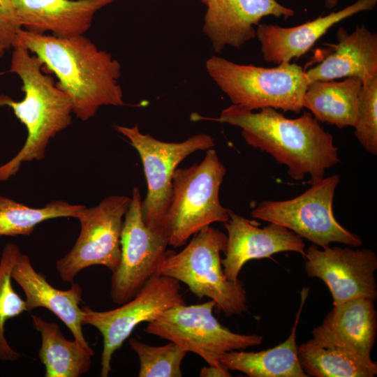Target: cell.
Returning <instances> with one entry per match:
<instances>
[{
    "label": "cell",
    "mask_w": 377,
    "mask_h": 377,
    "mask_svg": "<svg viewBox=\"0 0 377 377\" xmlns=\"http://www.w3.org/2000/svg\"><path fill=\"white\" fill-rule=\"evenodd\" d=\"M22 45L36 55L58 78L71 98L73 113L85 121L103 105H124L118 84L121 65L83 35L59 38L21 29L12 47Z\"/></svg>",
    "instance_id": "obj_1"
},
{
    "label": "cell",
    "mask_w": 377,
    "mask_h": 377,
    "mask_svg": "<svg viewBox=\"0 0 377 377\" xmlns=\"http://www.w3.org/2000/svg\"><path fill=\"white\" fill-rule=\"evenodd\" d=\"M242 129L246 144L270 154L288 168V174L300 181L306 175L310 184L325 176L340 162L333 137L310 112L288 119L267 107L254 112L237 105L223 110L218 118L209 119Z\"/></svg>",
    "instance_id": "obj_2"
},
{
    "label": "cell",
    "mask_w": 377,
    "mask_h": 377,
    "mask_svg": "<svg viewBox=\"0 0 377 377\" xmlns=\"http://www.w3.org/2000/svg\"><path fill=\"white\" fill-rule=\"evenodd\" d=\"M13 47L9 72L21 79L24 96L15 101L0 96V106L12 108L25 126L27 138L18 153L0 166V182L15 175L23 163L43 160L50 140L72 123L71 98L51 76L43 73L42 61L22 45Z\"/></svg>",
    "instance_id": "obj_3"
},
{
    "label": "cell",
    "mask_w": 377,
    "mask_h": 377,
    "mask_svg": "<svg viewBox=\"0 0 377 377\" xmlns=\"http://www.w3.org/2000/svg\"><path fill=\"white\" fill-rule=\"evenodd\" d=\"M226 242L225 233L206 226L179 252L168 250L156 275L184 283L199 299L210 298L225 316L242 315L248 309L246 292L242 281H229L224 274L221 253Z\"/></svg>",
    "instance_id": "obj_4"
},
{
    "label": "cell",
    "mask_w": 377,
    "mask_h": 377,
    "mask_svg": "<svg viewBox=\"0 0 377 377\" xmlns=\"http://www.w3.org/2000/svg\"><path fill=\"white\" fill-rule=\"evenodd\" d=\"M205 68L234 105L250 110L270 107L296 113L303 108L309 82L305 71L296 64L265 68L212 56L206 61Z\"/></svg>",
    "instance_id": "obj_5"
},
{
    "label": "cell",
    "mask_w": 377,
    "mask_h": 377,
    "mask_svg": "<svg viewBox=\"0 0 377 377\" xmlns=\"http://www.w3.org/2000/svg\"><path fill=\"white\" fill-rule=\"evenodd\" d=\"M226 174V167L213 148L206 150L200 163L175 170L165 221L169 245L184 246L203 228L228 220L231 209L219 200Z\"/></svg>",
    "instance_id": "obj_6"
},
{
    "label": "cell",
    "mask_w": 377,
    "mask_h": 377,
    "mask_svg": "<svg viewBox=\"0 0 377 377\" xmlns=\"http://www.w3.org/2000/svg\"><path fill=\"white\" fill-rule=\"evenodd\" d=\"M340 178L337 175L311 184L300 195L285 200H263L252 209L256 219L282 226L322 248L332 243L358 247L360 237L336 219L332 204Z\"/></svg>",
    "instance_id": "obj_7"
},
{
    "label": "cell",
    "mask_w": 377,
    "mask_h": 377,
    "mask_svg": "<svg viewBox=\"0 0 377 377\" xmlns=\"http://www.w3.org/2000/svg\"><path fill=\"white\" fill-rule=\"evenodd\" d=\"M215 306L212 300L175 305L148 322L145 332L179 345L212 366L221 365L220 360L227 352L262 343L261 335L235 333L220 323L213 314Z\"/></svg>",
    "instance_id": "obj_8"
},
{
    "label": "cell",
    "mask_w": 377,
    "mask_h": 377,
    "mask_svg": "<svg viewBox=\"0 0 377 377\" xmlns=\"http://www.w3.org/2000/svg\"><path fill=\"white\" fill-rule=\"evenodd\" d=\"M114 128L128 139L143 165L147 185L146 197L142 200L145 225L152 230L168 234L165 221L174 172L190 154L214 148V138L207 133H198L182 142H168L141 133L138 124L131 127L115 124Z\"/></svg>",
    "instance_id": "obj_9"
},
{
    "label": "cell",
    "mask_w": 377,
    "mask_h": 377,
    "mask_svg": "<svg viewBox=\"0 0 377 377\" xmlns=\"http://www.w3.org/2000/svg\"><path fill=\"white\" fill-rule=\"evenodd\" d=\"M131 198L112 195L85 207L77 219L80 232L73 248L56 263L62 281L73 283L77 274L93 265L114 272L120 262L121 235Z\"/></svg>",
    "instance_id": "obj_10"
},
{
    "label": "cell",
    "mask_w": 377,
    "mask_h": 377,
    "mask_svg": "<svg viewBox=\"0 0 377 377\" xmlns=\"http://www.w3.org/2000/svg\"><path fill=\"white\" fill-rule=\"evenodd\" d=\"M180 283L168 276L155 275L149 279L131 300L119 307L97 311L81 307L82 323L95 327L103 337L101 376H108L113 354L129 337L137 325L149 322L160 313L184 304Z\"/></svg>",
    "instance_id": "obj_11"
},
{
    "label": "cell",
    "mask_w": 377,
    "mask_h": 377,
    "mask_svg": "<svg viewBox=\"0 0 377 377\" xmlns=\"http://www.w3.org/2000/svg\"><path fill=\"white\" fill-rule=\"evenodd\" d=\"M168 245L166 232L152 230L145 225L140 189L133 187L121 230L120 262L111 277L113 303L121 305L131 300L149 279L156 275Z\"/></svg>",
    "instance_id": "obj_12"
},
{
    "label": "cell",
    "mask_w": 377,
    "mask_h": 377,
    "mask_svg": "<svg viewBox=\"0 0 377 377\" xmlns=\"http://www.w3.org/2000/svg\"><path fill=\"white\" fill-rule=\"evenodd\" d=\"M304 256L307 276L324 282L334 306L358 297L376 300L377 257L372 250L335 246L320 249L313 244Z\"/></svg>",
    "instance_id": "obj_13"
},
{
    "label": "cell",
    "mask_w": 377,
    "mask_h": 377,
    "mask_svg": "<svg viewBox=\"0 0 377 377\" xmlns=\"http://www.w3.org/2000/svg\"><path fill=\"white\" fill-rule=\"evenodd\" d=\"M224 226L227 242L221 265L229 281L239 280L241 269L251 260L269 258L284 251L305 254L303 239L282 226L269 223L260 228L256 222L231 210Z\"/></svg>",
    "instance_id": "obj_14"
},
{
    "label": "cell",
    "mask_w": 377,
    "mask_h": 377,
    "mask_svg": "<svg viewBox=\"0 0 377 377\" xmlns=\"http://www.w3.org/2000/svg\"><path fill=\"white\" fill-rule=\"evenodd\" d=\"M202 31L219 53L226 46L239 48L256 37L254 26L265 16L294 15L276 0H209Z\"/></svg>",
    "instance_id": "obj_15"
},
{
    "label": "cell",
    "mask_w": 377,
    "mask_h": 377,
    "mask_svg": "<svg viewBox=\"0 0 377 377\" xmlns=\"http://www.w3.org/2000/svg\"><path fill=\"white\" fill-rule=\"evenodd\" d=\"M11 276L25 294L27 311L39 307L47 309L67 326L81 346L94 355L82 332V311L80 304L83 300L80 284L73 283L65 290L55 288L43 274L35 270L29 256L21 252L15 260Z\"/></svg>",
    "instance_id": "obj_16"
},
{
    "label": "cell",
    "mask_w": 377,
    "mask_h": 377,
    "mask_svg": "<svg viewBox=\"0 0 377 377\" xmlns=\"http://www.w3.org/2000/svg\"><path fill=\"white\" fill-rule=\"evenodd\" d=\"M376 3L377 0H358L341 10L293 27L258 24L256 36L263 59L276 65L290 62L306 54L335 24L360 12L371 10Z\"/></svg>",
    "instance_id": "obj_17"
},
{
    "label": "cell",
    "mask_w": 377,
    "mask_h": 377,
    "mask_svg": "<svg viewBox=\"0 0 377 377\" xmlns=\"http://www.w3.org/2000/svg\"><path fill=\"white\" fill-rule=\"evenodd\" d=\"M115 0H12L22 28L59 38L83 35L96 13Z\"/></svg>",
    "instance_id": "obj_18"
},
{
    "label": "cell",
    "mask_w": 377,
    "mask_h": 377,
    "mask_svg": "<svg viewBox=\"0 0 377 377\" xmlns=\"http://www.w3.org/2000/svg\"><path fill=\"white\" fill-rule=\"evenodd\" d=\"M374 302L358 297L334 305L323 323L312 330V339L371 358L377 334Z\"/></svg>",
    "instance_id": "obj_19"
},
{
    "label": "cell",
    "mask_w": 377,
    "mask_h": 377,
    "mask_svg": "<svg viewBox=\"0 0 377 377\" xmlns=\"http://www.w3.org/2000/svg\"><path fill=\"white\" fill-rule=\"evenodd\" d=\"M338 43L317 65L305 71L308 82L358 77L362 81L377 76V34L364 24L351 34L340 27Z\"/></svg>",
    "instance_id": "obj_20"
},
{
    "label": "cell",
    "mask_w": 377,
    "mask_h": 377,
    "mask_svg": "<svg viewBox=\"0 0 377 377\" xmlns=\"http://www.w3.org/2000/svg\"><path fill=\"white\" fill-rule=\"evenodd\" d=\"M309 288L301 291V302L288 337L280 344L258 352L242 350L227 352L220 360L229 370L249 377H308L300 364L296 342L297 328Z\"/></svg>",
    "instance_id": "obj_21"
},
{
    "label": "cell",
    "mask_w": 377,
    "mask_h": 377,
    "mask_svg": "<svg viewBox=\"0 0 377 377\" xmlns=\"http://www.w3.org/2000/svg\"><path fill=\"white\" fill-rule=\"evenodd\" d=\"M362 81L348 77L343 81H313L309 83L302 105L318 121L343 128L355 127Z\"/></svg>",
    "instance_id": "obj_22"
},
{
    "label": "cell",
    "mask_w": 377,
    "mask_h": 377,
    "mask_svg": "<svg viewBox=\"0 0 377 377\" xmlns=\"http://www.w3.org/2000/svg\"><path fill=\"white\" fill-rule=\"evenodd\" d=\"M34 328L40 333L38 356L45 367V377H78L87 373L94 354L75 340L66 339L56 323L31 316Z\"/></svg>",
    "instance_id": "obj_23"
},
{
    "label": "cell",
    "mask_w": 377,
    "mask_h": 377,
    "mask_svg": "<svg viewBox=\"0 0 377 377\" xmlns=\"http://www.w3.org/2000/svg\"><path fill=\"white\" fill-rule=\"evenodd\" d=\"M300 364L308 376L374 377L377 364L347 349L311 339L298 346Z\"/></svg>",
    "instance_id": "obj_24"
},
{
    "label": "cell",
    "mask_w": 377,
    "mask_h": 377,
    "mask_svg": "<svg viewBox=\"0 0 377 377\" xmlns=\"http://www.w3.org/2000/svg\"><path fill=\"white\" fill-rule=\"evenodd\" d=\"M84 207L57 200L34 208L0 195V236L29 235L45 221L61 217L77 219Z\"/></svg>",
    "instance_id": "obj_25"
},
{
    "label": "cell",
    "mask_w": 377,
    "mask_h": 377,
    "mask_svg": "<svg viewBox=\"0 0 377 377\" xmlns=\"http://www.w3.org/2000/svg\"><path fill=\"white\" fill-rule=\"evenodd\" d=\"M20 252L13 243H7L0 259V359L15 361L20 355L8 344L4 334L6 322L27 311L23 300L12 286L11 272L15 260Z\"/></svg>",
    "instance_id": "obj_26"
},
{
    "label": "cell",
    "mask_w": 377,
    "mask_h": 377,
    "mask_svg": "<svg viewBox=\"0 0 377 377\" xmlns=\"http://www.w3.org/2000/svg\"><path fill=\"white\" fill-rule=\"evenodd\" d=\"M140 362L139 377H181V364L188 353L179 345L168 343L154 346L135 338L128 341Z\"/></svg>",
    "instance_id": "obj_27"
},
{
    "label": "cell",
    "mask_w": 377,
    "mask_h": 377,
    "mask_svg": "<svg viewBox=\"0 0 377 377\" xmlns=\"http://www.w3.org/2000/svg\"><path fill=\"white\" fill-rule=\"evenodd\" d=\"M355 135L364 149L377 154V76L362 80Z\"/></svg>",
    "instance_id": "obj_28"
},
{
    "label": "cell",
    "mask_w": 377,
    "mask_h": 377,
    "mask_svg": "<svg viewBox=\"0 0 377 377\" xmlns=\"http://www.w3.org/2000/svg\"><path fill=\"white\" fill-rule=\"evenodd\" d=\"M22 29L12 0H0V43L7 50Z\"/></svg>",
    "instance_id": "obj_29"
},
{
    "label": "cell",
    "mask_w": 377,
    "mask_h": 377,
    "mask_svg": "<svg viewBox=\"0 0 377 377\" xmlns=\"http://www.w3.org/2000/svg\"><path fill=\"white\" fill-rule=\"evenodd\" d=\"M200 377H230L229 369L224 365L203 367L199 373Z\"/></svg>",
    "instance_id": "obj_30"
},
{
    "label": "cell",
    "mask_w": 377,
    "mask_h": 377,
    "mask_svg": "<svg viewBox=\"0 0 377 377\" xmlns=\"http://www.w3.org/2000/svg\"><path fill=\"white\" fill-rule=\"evenodd\" d=\"M339 0H326L325 1V6L328 8H332L335 7L338 3Z\"/></svg>",
    "instance_id": "obj_31"
},
{
    "label": "cell",
    "mask_w": 377,
    "mask_h": 377,
    "mask_svg": "<svg viewBox=\"0 0 377 377\" xmlns=\"http://www.w3.org/2000/svg\"><path fill=\"white\" fill-rule=\"evenodd\" d=\"M6 50L5 47L0 43V58L4 54Z\"/></svg>",
    "instance_id": "obj_32"
},
{
    "label": "cell",
    "mask_w": 377,
    "mask_h": 377,
    "mask_svg": "<svg viewBox=\"0 0 377 377\" xmlns=\"http://www.w3.org/2000/svg\"><path fill=\"white\" fill-rule=\"evenodd\" d=\"M204 3H205L207 5V3H208L209 0H201Z\"/></svg>",
    "instance_id": "obj_33"
}]
</instances>
